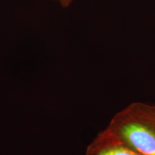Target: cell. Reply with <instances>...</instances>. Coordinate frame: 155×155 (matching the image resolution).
<instances>
[{
    "label": "cell",
    "instance_id": "6da1fadb",
    "mask_svg": "<svg viewBox=\"0 0 155 155\" xmlns=\"http://www.w3.org/2000/svg\"><path fill=\"white\" fill-rule=\"evenodd\" d=\"M107 129L144 155H155V104L133 102L117 112Z\"/></svg>",
    "mask_w": 155,
    "mask_h": 155
},
{
    "label": "cell",
    "instance_id": "7a4b0ae2",
    "mask_svg": "<svg viewBox=\"0 0 155 155\" xmlns=\"http://www.w3.org/2000/svg\"><path fill=\"white\" fill-rule=\"evenodd\" d=\"M86 155H144L134 150L107 128L100 131L86 149Z\"/></svg>",
    "mask_w": 155,
    "mask_h": 155
},
{
    "label": "cell",
    "instance_id": "3957f363",
    "mask_svg": "<svg viewBox=\"0 0 155 155\" xmlns=\"http://www.w3.org/2000/svg\"><path fill=\"white\" fill-rule=\"evenodd\" d=\"M55 1L59 2L62 7H67L71 5V3L72 2L73 0H55Z\"/></svg>",
    "mask_w": 155,
    "mask_h": 155
}]
</instances>
